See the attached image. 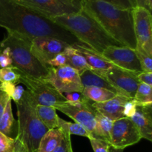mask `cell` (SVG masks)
<instances>
[{
	"instance_id": "45",
	"label": "cell",
	"mask_w": 152,
	"mask_h": 152,
	"mask_svg": "<svg viewBox=\"0 0 152 152\" xmlns=\"http://www.w3.org/2000/svg\"><path fill=\"white\" fill-rule=\"evenodd\" d=\"M23 152H28V151H27V150H25H25H24V151ZM34 152H37V151H34Z\"/></svg>"
},
{
	"instance_id": "15",
	"label": "cell",
	"mask_w": 152,
	"mask_h": 152,
	"mask_svg": "<svg viewBox=\"0 0 152 152\" xmlns=\"http://www.w3.org/2000/svg\"><path fill=\"white\" fill-rule=\"evenodd\" d=\"M142 139L152 141V105H137L134 114L130 117Z\"/></svg>"
},
{
	"instance_id": "23",
	"label": "cell",
	"mask_w": 152,
	"mask_h": 152,
	"mask_svg": "<svg viewBox=\"0 0 152 152\" xmlns=\"http://www.w3.org/2000/svg\"><path fill=\"white\" fill-rule=\"evenodd\" d=\"M14 124L15 120L12 111V100L10 99L7 102L4 112L0 117V132L10 137L13 134Z\"/></svg>"
},
{
	"instance_id": "43",
	"label": "cell",
	"mask_w": 152,
	"mask_h": 152,
	"mask_svg": "<svg viewBox=\"0 0 152 152\" xmlns=\"http://www.w3.org/2000/svg\"><path fill=\"white\" fill-rule=\"evenodd\" d=\"M124 149H120V148H116L114 147L111 146L109 148V152H123Z\"/></svg>"
},
{
	"instance_id": "9",
	"label": "cell",
	"mask_w": 152,
	"mask_h": 152,
	"mask_svg": "<svg viewBox=\"0 0 152 152\" xmlns=\"http://www.w3.org/2000/svg\"><path fill=\"white\" fill-rule=\"evenodd\" d=\"M45 80L62 94L82 92L83 90L80 73L66 65L57 68H48V74Z\"/></svg>"
},
{
	"instance_id": "37",
	"label": "cell",
	"mask_w": 152,
	"mask_h": 152,
	"mask_svg": "<svg viewBox=\"0 0 152 152\" xmlns=\"http://www.w3.org/2000/svg\"><path fill=\"white\" fill-rule=\"evenodd\" d=\"M137 104L134 101L133 99H129V101L126 102V103L124 105V109H123V114L125 117L130 118L134 114L136 111Z\"/></svg>"
},
{
	"instance_id": "42",
	"label": "cell",
	"mask_w": 152,
	"mask_h": 152,
	"mask_svg": "<svg viewBox=\"0 0 152 152\" xmlns=\"http://www.w3.org/2000/svg\"><path fill=\"white\" fill-rule=\"evenodd\" d=\"M145 2H146L147 10H149V11L151 13V10H152V0H145Z\"/></svg>"
},
{
	"instance_id": "29",
	"label": "cell",
	"mask_w": 152,
	"mask_h": 152,
	"mask_svg": "<svg viewBox=\"0 0 152 152\" xmlns=\"http://www.w3.org/2000/svg\"><path fill=\"white\" fill-rule=\"evenodd\" d=\"M135 53L140 64L142 71L152 72V56L137 49H135Z\"/></svg>"
},
{
	"instance_id": "1",
	"label": "cell",
	"mask_w": 152,
	"mask_h": 152,
	"mask_svg": "<svg viewBox=\"0 0 152 152\" xmlns=\"http://www.w3.org/2000/svg\"><path fill=\"white\" fill-rule=\"evenodd\" d=\"M0 27L7 32L34 39L50 37L69 45L80 43L74 35L50 19L10 0H0Z\"/></svg>"
},
{
	"instance_id": "16",
	"label": "cell",
	"mask_w": 152,
	"mask_h": 152,
	"mask_svg": "<svg viewBox=\"0 0 152 152\" xmlns=\"http://www.w3.org/2000/svg\"><path fill=\"white\" fill-rule=\"evenodd\" d=\"M129 99H131L122 95H117L108 101L103 102H92L91 105L98 112L114 122L125 117L123 114L124 105Z\"/></svg>"
},
{
	"instance_id": "21",
	"label": "cell",
	"mask_w": 152,
	"mask_h": 152,
	"mask_svg": "<svg viewBox=\"0 0 152 152\" xmlns=\"http://www.w3.org/2000/svg\"><path fill=\"white\" fill-rule=\"evenodd\" d=\"M35 109L39 118L48 130L57 129L59 117L56 114V108L37 103L35 106Z\"/></svg>"
},
{
	"instance_id": "20",
	"label": "cell",
	"mask_w": 152,
	"mask_h": 152,
	"mask_svg": "<svg viewBox=\"0 0 152 152\" xmlns=\"http://www.w3.org/2000/svg\"><path fill=\"white\" fill-rule=\"evenodd\" d=\"M63 137L64 134L59 129H50L42 137L37 152H52Z\"/></svg>"
},
{
	"instance_id": "14",
	"label": "cell",
	"mask_w": 152,
	"mask_h": 152,
	"mask_svg": "<svg viewBox=\"0 0 152 152\" xmlns=\"http://www.w3.org/2000/svg\"><path fill=\"white\" fill-rule=\"evenodd\" d=\"M69 45H71L54 37H36L31 39V50L35 57L44 66L47 67L49 60L63 52Z\"/></svg>"
},
{
	"instance_id": "13",
	"label": "cell",
	"mask_w": 152,
	"mask_h": 152,
	"mask_svg": "<svg viewBox=\"0 0 152 152\" xmlns=\"http://www.w3.org/2000/svg\"><path fill=\"white\" fill-rule=\"evenodd\" d=\"M107 60L122 69L134 74L142 72L135 50L125 46H109L101 53Z\"/></svg>"
},
{
	"instance_id": "28",
	"label": "cell",
	"mask_w": 152,
	"mask_h": 152,
	"mask_svg": "<svg viewBox=\"0 0 152 152\" xmlns=\"http://www.w3.org/2000/svg\"><path fill=\"white\" fill-rule=\"evenodd\" d=\"M19 73L14 67L0 68V83H10L19 84Z\"/></svg>"
},
{
	"instance_id": "36",
	"label": "cell",
	"mask_w": 152,
	"mask_h": 152,
	"mask_svg": "<svg viewBox=\"0 0 152 152\" xmlns=\"http://www.w3.org/2000/svg\"><path fill=\"white\" fill-rule=\"evenodd\" d=\"M65 65H66V58L62 52L55 56L53 59L47 62L48 68H50V67L57 68V67L63 66Z\"/></svg>"
},
{
	"instance_id": "39",
	"label": "cell",
	"mask_w": 152,
	"mask_h": 152,
	"mask_svg": "<svg viewBox=\"0 0 152 152\" xmlns=\"http://www.w3.org/2000/svg\"><path fill=\"white\" fill-rule=\"evenodd\" d=\"M10 99H10V96L7 94L4 93L1 90H0V117H1V114L4 112V108H5L6 105H7V102Z\"/></svg>"
},
{
	"instance_id": "4",
	"label": "cell",
	"mask_w": 152,
	"mask_h": 152,
	"mask_svg": "<svg viewBox=\"0 0 152 152\" xmlns=\"http://www.w3.org/2000/svg\"><path fill=\"white\" fill-rule=\"evenodd\" d=\"M15 104L18 117V132L15 138L22 142L28 152L37 151L42 137L48 131L37 115L35 109L37 102L25 90L20 100Z\"/></svg>"
},
{
	"instance_id": "35",
	"label": "cell",
	"mask_w": 152,
	"mask_h": 152,
	"mask_svg": "<svg viewBox=\"0 0 152 152\" xmlns=\"http://www.w3.org/2000/svg\"><path fill=\"white\" fill-rule=\"evenodd\" d=\"M66 99L67 102L72 105L75 104L82 103L88 100L84 96V95L82 94V92H71V93H66L64 95Z\"/></svg>"
},
{
	"instance_id": "38",
	"label": "cell",
	"mask_w": 152,
	"mask_h": 152,
	"mask_svg": "<svg viewBox=\"0 0 152 152\" xmlns=\"http://www.w3.org/2000/svg\"><path fill=\"white\" fill-rule=\"evenodd\" d=\"M136 77L140 83H144L148 86H152V72L142 71L137 74Z\"/></svg>"
},
{
	"instance_id": "2",
	"label": "cell",
	"mask_w": 152,
	"mask_h": 152,
	"mask_svg": "<svg viewBox=\"0 0 152 152\" xmlns=\"http://www.w3.org/2000/svg\"><path fill=\"white\" fill-rule=\"evenodd\" d=\"M82 9L121 45L135 50L132 10H121L102 0H80Z\"/></svg>"
},
{
	"instance_id": "26",
	"label": "cell",
	"mask_w": 152,
	"mask_h": 152,
	"mask_svg": "<svg viewBox=\"0 0 152 152\" xmlns=\"http://www.w3.org/2000/svg\"><path fill=\"white\" fill-rule=\"evenodd\" d=\"M133 99L137 105H152V86L140 83Z\"/></svg>"
},
{
	"instance_id": "18",
	"label": "cell",
	"mask_w": 152,
	"mask_h": 152,
	"mask_svg": "<svg viewBox=\"0 0 152 152\" xmlns=\"http://www.w3.org/2000/svg\"><path fill=\"white\" fill-rule=\"evenodd\" d=\"M83 88L86 87H97L107 89L118 94L117 91L102 76L94 72L91 70H86L80 74ZM119 95V94H118Z\"/></svg>"
},
{
	"instance_id": "31",
	"label": "cell",
	"mask_w": 152,
	"mask_h": 152,
	"mask_svg": "<svg viewBox=\"0 0 152 152\" xmlns=\"http://www.w3.org/2000/svg\"><path fill=\"white\" fill-rule=\"evenodd\" d=\"M91 145L94 152H109L111 144L107 141L96 138H89Z\"/></svg>"
},
{
	"instance_id": "44",
	"label": "cell",
	"mask_w": 152,
	"mask_h": 152,
	"mask_svg": "<svg viewBox=\"0 0 152 152\" xmlns=\"http://www.w3.org/2000/svg\"><path fill=\"white\" fill-rule=\"evenodd\" d=\"M67 1H73V2H76V1H80V0H67Z\"/></svg>"
},
{
	"instance_id": "34",
	"label": "cell",
	"mask_w": 152,
	"mask_h": 152,
	"mask_svg": "<svg viewBox=\"0 0 152 152\" xmlns=\"http://www.w3.org/2000/svg\"><path fill=\"white\" fill-rule=\"evenodd\" d=\"M52 152H73L71 136L68 134H64L63 139L61 140L59 145Z\"/></svg>"
},
{
	"instance_id": "40",
	"label": "cell",
	"mask_w": 152,
	"mask_h": 152,
	"mask_svg": "<svg viewBox=\"0 0 152 152\" xmlns=\"http://www.w3.org/2000/svg\"><path fill=\"white\" fill-rule=\"evenodd\" d=\"M15 139V146L14 149H13V152H23L24 150H25V147L22 145V142L19 140Z\"/></svg>"
},
{
	"instance_id": "24",
	"label": "cell",
	"mask_w": 152,
	"mask_h": 152,
	"mask_svg": "<svg viewBox=\"0 0 152 152\" xmlns=\"http://www.w3.org/2000/svg\"><path fill=\"white\" fill-rule=\"evenodd\" d=\"M94 114L99 139L104 140L110 143V135H111L114 122L98 112L96 109H95Z\"/></svg>"
},
{
	"instance_id": "30",
	"label": "cell",
	"mask_w": 152,
	"mask_h": 152,
	"mask_svg": "<svg viewBox=\"0 0 152 152\" xmlns=\"http://www.w3.org/2000/svg\"><path fill=\"white\" fill-rule=\"evenodd\" d=\"M15 139L0 132V152H13Z\"/></svg>"
},
{
	"instance_id": "27",
	"label": "cell",
	"mask_w": 152,
	"mask_h": 152,
	"mask_svg": "<svg viewBox=\"0 0 152 152\" xmlns=\"http://www.w3.org/2000/svg\"><path fill=\"white\" fill-rule=\"evenodd\" d=\"M0 90L7 94L15 103L20 100L25 91L22 86L10 83H0Z\"/></svg>"
},
{
	"instance_id": "10",
	"label": "cell",
	"mask_w": 152,
	"mask_h": 152,
	"mask_svg": "<svg viewBox=\"0 0 152 152\" xmlns=\"http://www.w3.org/2000/svg\"><path fill=\"white\" fill-rule=\"evenodd\" d=\"M133 26L137 42V50L152 56V17L146 8L132 9Z\"/></svg>"
},
{
	"instance_id": "5",
	"label": "cell",
	"mask_w": 152,
	"mask_h": 152,
	"mask_svg": "<svg viewBox=\"0 0 152 152\" xmlns=\"http://www.w3.org/2000/svg\"><path fill=\"white\" fill-rule=\"evenodd\" d=\"M31 39L7 32V35L0 42V46L9 48L12 61V67L23 74L39 79L45 80L48 74V68L44 66L31 50Z\"/></svg>"
},
{
	"instance_id": "12",
	"label": "cell",
	"mask_w": 152,
	"mask_h": 152,
	"mask_svg": "<svg viewBox=\"0 0 152 152\" xmlns=\"http://www.w3.org/2000/svg\"><path fill=\"white\" fill-rule=\"evenodd\" d=\"M140 134L133 122L128 117H123L114 122L110 144L116 148L125 149L135 145L141 140Z\"/></svg>"
},
{
	"instance_id": "6",
	"label": "cell",
	"mask_w": 152,
	"mask_h": 152,
	"mask_svg": "<svg viewBox=\"0 0 152 152\" xmlns=\"http://www.w3.org/2000/svg\"><path fill=\"white\" fill-rule=\"evenodd\" d=\"M16 4L27 7L47 19L71 14L82 10L80 1L67 0H10Z\"/></svg>"
},
{
	"instance_id": "32",
	"label": "cell",
	"mask_w": 152,
	"mask_h": 152,
	"mask_svg": "<svg viewBox=\"0 0 152 152\" xmlns=\"http://www.w3.org/2000/svg\"><path fill=\"white\" fill-rule=\"evenodd\" d=\"M121 10H132L136 7L134 0H102Z\"/></svg>"
},
{
	"instance_id": "25",
	"label": "cell",
	"mask_w": 152,
	"mask_h": 152,
	"mask_svg": "<svg viewBox=\"0 0 152 152\" xmlns=\"http://www.w3.org/2000/svg\"><path fill=\"white\" fill-rule=\"evenodd\" d=\"M57 129H59L62 134L68 135H77V136L84 137L90 138V135L88 133L87 131L78 123H71V122L65 121L62 118L59 117L58 120Z\"/></svg>"
},
{
	"instance_id": "41",
	"label": "cell",
	"mask_w": 152,
	"mask_h": 152,
	"mask_svg": "<svg viewBox=\"0 0 152 152\" xmlns=\"http://www.w3.org/2000/svg\"><path fill=\"white\" fill-rule=\"evenodd\" d=\"M134 1L135 4H136V7H141L147 9L145 0H134Z\"/></svg>"
},
{
	"instance_id": "7",
	"label": "cell",
	"mask_w": 152,
	"mask_h": 152,
	"mask_svg": "<svg viewBox=\"0 0 152 152\" xmlns=\"http://www.w3.org/2000/svg\"><path fill=\"white\" fill-rule=\"evenodd\" d=\"M18 72L20 75L19 83L26 87L38 104L56 108L59 104L67 102L64 94L59 93L48 82L29 77L19 71Z\"/></svg>"
},
{
	"instance_id": "22",
	"label": "cell",
	"mask_w": 152,
	"mask_h": 152,
	"mask_svg": "<svg viewBox=\"0 0 152 152\" xmlns=\"http://www.w3.org/2000/svg\"><path fill=\"white\" fill-rule=\"evenodd\" d=\"M82 94L86 99L92 102H103L118 95L111 91L97 87L84 88Z\"/></svg>"
},
{
	"instance_id": "19",
	"label": "cell",
	"mask_w": 152,
	"mask_h": 152,
	"mask_svg": "<svg viewBox=\"0 0 152 152\" xmlns=\"http://www.w3.org/2000/svg\"><path fill=\"white\" fill-rule=\"evenodd\" d=\"M62 53L66 58V65L74 68L80 74L86 70H91L86 59L72 45L67 47Z\"/></svg>"
},
{
	"instance_id": "17",
	"label": "cell",
	"mask_w": 152,
	"mask_h": 152,
	"mask_svg": "<svg viewBox=\"0 0 152 152\" xmlns=\"http://www.w3.org/2000/svg\"><path fill=\"white\" fill-rule=\"evenodd\" d=\"M72 46L83 55L91 70L96 74H102L114 66L111 62L105 59L100 53L94 51L83 43H77L72 45Z\"/></svg>"
},
{
	"instance_id": "33",
	"label": "cell",
	"mask_w": 152,
	"mask_h": 152,
	"mask_svg": "<svg viewBox=\"0 0 152 152\" xmlns=\"http://www.w3.org/2000/svg\"><path fill=\"white\" fill-rule=\"evenodd\" d=\"M12 61L9 48L0 46V68L12 67Z\"/></svg>"
},
{
	"instance_id": "8",
	"label": "cell",
	"mask_w": 152,
	"mask_h": 152,
	"mask_svg": "<svg viewBox=\"0 0 152 152\" xmlns=\"http://www.w3.org/2000/svg\"><path fill=\"white\" fill-rule=\"evenodd\" d=\"M91 103L92 102L89 100L75 105L65 102L59 104L55 108L72 119L75 123L81 125L91 137L99 139L94 114L95 108Z\"/></svg>"
},
{
	"instance_id": "11",
	"label": "cell",
	"mask_w": 152,
	"mask_h": 152,
	"mask_svg": "<svg viewBox=\"0 0 152 152\" xmlns=\"http://www.w3.org/2000/svg\"><path fill=\"white\" fill-rule=\"evenodd\" d=\"M99 75L104 77L117 91L119 95L129 99H134L138 86L140 83L137 78L136 74L117 66L112 67Z\"/></svg>"
},
{
	"instance_id": "3",
	"label": "cell",
	"mask_w": 152,
	"mask_h": 152,
	"mask_svg": "<svg viewBox=\"0 0 152 152\" xmlns=\"http://www.w3.org/2000/svg\"><path fill=\"white\" fill-rule=\"evenodd\" d=\"M91 49L102 53L109 46H123L112 38L86 12L80 11L50 19Z\"/></svg>"
}]
</instances>
